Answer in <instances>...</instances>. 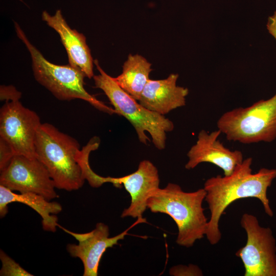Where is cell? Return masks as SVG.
I'll list each match as a JSON object with an SVG mask.
<instances>
[{"label":"cell","instance_id":"1","mask_svg":"<svg viewBox=\"0 0 276 276\" xmlns=\"http://www.w3.org/2000/svg\"><path fill=\"white\" fill-rule=\"evenodd\" d=\"M252 158L248 157L230 175H218L208 179L204 183L203 189L206 192L205 200L211 213L205 236L211 245L217 244L221 238L219 222L222 215L237 200L257 198L261 202L265 213L270 217L273 215L267 191L276 178V169L262 168L252 173Z\"/></svg>","mask_w":276,"mask_h":276},{"label":"cell","instance_id":"2","mask_svg":"<svg viewBox=\"0 0 276 276\" xmlns=\"http://www.w3.org/2000/svg\"><path fill=\"white\" fill-rule=\"evenodd\" d=\"M206 194L203 188L187 192L178 185L169 183L152 193L147 200V208L152 213L170 216L178 228L176 243L189 247L205 235L208 221L202 202Z\"/></svg>","mask_w":276,"mask_h":276},{"label":"cell","instance_id":"3","mask_svg":"<svg viewBox=\"0 0 276 276\" xmlns=\"http://www.w3.org/2000/svg\"><path fill=\"white\" fill-rule=\"evenodd\" d=\"M36 158L48 170L56 188L80 189L85 179L80 164L81 150L73 137L49 123L41 124L36 133Z\"/></svg>","mask_w":276,"mask_h":276},{"label":"cell","instance_id":"4","mask_svg":"<svg viewBox=\"0 0 276 276\" xmlns=\"http://www.w3.org/2000/svg\"><path fill=\"white\" fill-rule=\"evenodd\" d=\"M94 62L99 72V75L93 77L95 87L104 93L117 114L124 117L131 124L141 143L147 145L150 142L146 134L148 132L154 146L160 150L164 149L167 133L174 128L172 121L138 103L102 68L97 59Z\"/></svg>","mask_w":276,"mask_h":276},{"label":"cell","instance_id":"5","mask_svg":"<svg viewBox=\"0 0 276 276\" xmlns=\"http://www.w3.org/2000/svg\"><path fill=\"white\" fill-rule=\"evenodd\" d=\"M17 36L25 45L32 61V68L35 80L61 101L75 99L84 100L97 109L112 114L114 108L107 106L88 93L84 88L85 75L69 64L57 65L46 58L29 40L19 25L14 21Z\"/></svg>","mask_w":276,"mask_h":276},{"label":"cell","instance_id":"6","mask_svg":"<svg viewBox=\"0 0 276 276\" xmlns=\"http://www.w3.org/2000/svg\"><path fill=\"white\" fill-rule=\"evenodd\" d=\"M217 125L229 141L245 144L272 142L276 139V94L248 107L224 113Z\"/></svg>","mask_w":276,"mask_h":276},{"label":"cell","instance_id":"7","mask_svg":"<svg viewBox=\"0 0 276 276\" xmlns=\"http://www.w3.org/2000/svg\"><path fill=\"white\" fill-rule=\"evenodd\" d=\"M240 224L247 241L236 256L243 264L244 276H276L275 240L270 228L261 226L257 218L248 213L242 215Z\"/></svg>","mask_w":276,"mask_h":276},{"label":"cell","instance_id":"8","mask_svg":"<svg viewBox=\"0 0 276 276\" xmlns=\"http://www.w3.org/2000/svg\"><path fill=\"white\" fill-rule=\"evenodd\" d=\"M34 111L18 101L6 102L0 110V137L12 147L15 155L36 158L35 141L41 124Z\"/></svg>","mask_w":276,"mask_h":276},{"label":"cell","instance_id":"9","mask_svg":"<svg viewBox=\"0 0 276 276\" xmlns=\"http://www.w3.org/2000/svg\"><path fill=\"white\" fill-rule=\"evenodd\" d=\"M0 185L20 193L39 194L49 200L57 197L56 187L48 170L36 158L15 155L1 171Z\"/></svg>","mask_w":276,"mask_h":276},{"label":"cell","instance_id":"10","mask_svg":"<svg viewBox=\"0 0 276 276\" xmlns=\"http://www.w3.org/2000/svg\"><path fill=\"white\" fill-rule=\"evenodd\" d=\"M137 219L134 224L112 237H109L108 226L101 222L98 223L94 230L86 233H74L59 225L58 227H60L78 241V244L67 245V250L72 257L78 258L81 260L84 267L83 275L97 276L101 259L106 250L118 244L119 241L124 238L134 225L146 221V219L143 218Z\"/></svg>","mask_w":276,"mask_h":276},{"label":"cell","instance_id":"11","mask_svg":"<svg viewBox=\"0 0 276 276\" xmlns=\"http://www.w3.org/2000/svg\"><path fill=\"white\" fill-rule=\"evenodd\" d=\"M101 181L102 184L111 183L117 188L123 185L130 194L131 203L123 211L122 218H143L148 198L159 188L158 170L151 162L146 159L140 163L137 169L132 173L120 177H102Z\"/></svg>","mask_w":276,"mask_h":276},{"label":"cell","instance_id":"12","mask_svg":"<svg viewBox=\"0 0 276 276\" xmlns=\"http://www.w3.org/2000/svg\"><path fill=\"white\" fill-rule=\"evenodd\" d=\"M221 133L218 129L211 133L201 130L196 143L187 153L189 160L185 168L193 169L202 163H209L221 168L224 176L232 174L242 163L243 156L241 151L231 150L223 145L218 140Z\"/></svg>","mask_w":276,"mask_h":276},{"label":"cell","instance_id":"13","mask_svg":"<svg viewBox=\"0 0 276 276\" xmlns=\"http://www.w3.org/2000/svg\"><path fill=\"white\" fill-rule=\"evenodd\" d=\"M41 18L59 35L66 50L68 64L81 71L86 77L93 78L94 60L85 35L70 27L60 9L57 10L54 15L44 10Z\"/></svg>","mask_w":276,"mask_h":276},{"label":"cell","instance_id":"14","mask_svg":"<svg viewBox=\"0 0 276 276\" xmlns=\"http://www.w3.org/2000/svg\"><path fill=\"white\" fill-rule=\"evenodd\" d=\"M178 76L177 74H171L164 79H150L139 103L148 109L164 116L185 106L189 90L176 85Z\"/></svg>","mask_w":276,"mask_h":276},{"label":"cell","instance_id":"15","mask_svg":"<svg viewBox=\"0 0 276 276\" xmlns=\"http://www.w3.org/2000/svg\"><path fill=\"white\" fill-rule=\"evenodd\" d=\"M20 202L33 209L42 218L44 230L55 232L58 227L57 218L51 215L59 213L61 205L57 202H50L45 197L34 193L27 192L16 194L0 185V216L4 217L8 212V205L12 202Z\"/></svg>","mask_w":276,"mask_h":276},{"label":"cell","instance_id":"16","mask_svg":"<svg viewBox=\"0 0 276 276\" xmlns=\"http://www.w3.org/2000/svg\"><path fill=\"white\" fill-rule=\"evenodd\" d=\"M152 70L151 64L144 57L129 54L123 64L122 73L113 78L123 89L139 101Z\"/></svg>","mask_w":276,"mask_h":276},{"label":"cell","instance_id":"17","mask_svg":"<svg viewBox=\"0 0 276 276\" xmlns=\"http://www.w3.org/2000/svg\"><path fill=\"white\" fill-rule=\"evenodd\" d=\"M0 259L2 266L0 270L1 276H32L20 265L8 256L3 250L0 251Z\"/></svg>","mask_w":276,"mask_h":276},{"label":"cell","instance_id":"18","mask_svg":"<svg viewBox=\"0 0 276 276\" xmlns=\"http://www.w3.org/2000/svg\"><path fill=\"white\" fill-rule=\"evenodd\" d=\"M171 275L175 276H201L203 272L197 265L189 264L187 265H177L172 267L169 270Z\"/></svg>","mask_w":276,"mask_h":276},{"label":"cell","instance_id":"19","mask_svg":"<svg viewBox=\"0 0 276 276\" xmlns=\"http://www.w3.org/2000/svg\"><path fill=\"white\" fill-rule=\"evenodd\" d=\"M11 146L3 139L0 137V170L5 169L15 156Z\"/></svg>","mask_w":276,"mask_h":276},{"label":"cell","instance_id":"20","mask_svg":"<svg viewBox=\"0 0 276 276\" xmlns=\"http://www.w3.org/2000/svg\"><path fill=\"white\" fill-rule=\"evenodd\" d=\"M21 93L12 85H1L0 87V98L1 101H14L19 100Z\"/></svg>","mask_w":276,"mask_h":276},{"label":"cell","instance_id":"21","mask_svg":"<svg viewBox=\"0 0 276 276\" xmlns=\"http://www.w3.org/2000/svg\"><path fill=\"white\" fill-rule=\"evenodd\" d=\"M18 1H19L21 2H24V1H23V0H18Z\"/></svg>","mask_w":276,"mask_h":276}]
</instances>
